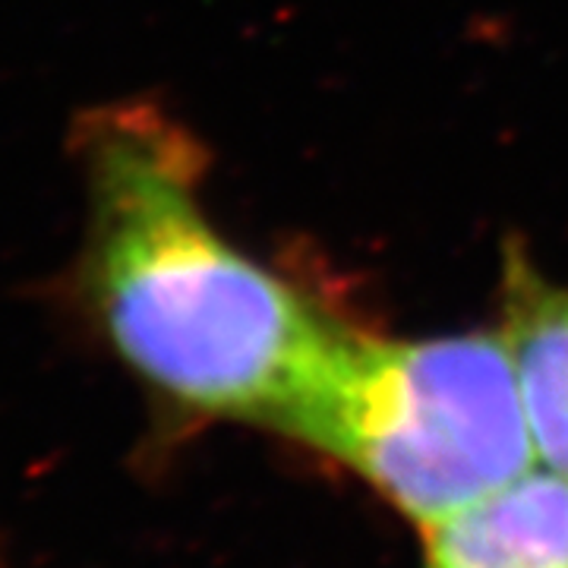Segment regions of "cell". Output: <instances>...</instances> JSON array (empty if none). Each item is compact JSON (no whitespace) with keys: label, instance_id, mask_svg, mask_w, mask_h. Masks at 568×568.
I'll return each instance as SVG.
<instances>
[{"label":"cell","instance_id":"cell-4","mask_svg":"<svg viewBox=\"0 0 568 568\" xmlns=\"http://www.w3.org/2000/svg\"><path fill=\"white\" fill-rule=\"evenodd\" d=\"M506 335L537 462L568 477V287L547 282L518 246L506 253Z\"/></svg>","mask_w":568,"mask_h":568},{"label":"cell","instance_id":"cell-2","mask_svg":"<svg viewBox=\"0 0 568 568\" xmlns=\"http://www.w3.org/2000/svg\"><path fill=\"white\" fill-rule=\"evenodd\" d=\"M284 436L345 462L424 530L537 467L503 332H351Z\"/></svg>","mask_w":568,"mask_h":568},{"label":"cell","instance_id":"cell-1","mask_svg":"<svg viewBox=\"0 0 568 568\" xmlns=\"http://www.w3.org/2000/svg\"><path fill=\"white\" fill-rule=\"evenodd\" d=\"M67 149L85 222L41 301L168 417L284 433L354 328L227 241L205 209L203 145L162 104L82 108Z\"/></svg>","mask_w":568,"mask_h":568},{"label":"cell","instance_id":"cell-3","mask_svg":"<svg viewBox=\"0 0 568 568\" xmlns=\"http://www.w3.org/2000/svg\"><path fill=\"white\" fill-rule=\"evenodd\" d=\"M426 537V568H568V477L530 467Z\"/></svg>","mask_w":568,"mask_h":568}]
</instances>
